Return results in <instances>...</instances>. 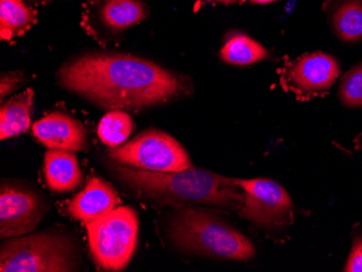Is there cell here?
<instances>
[{
    "label": "cell",
    "mask_w": 362,
    "mask_h": 272,
    "mask_svg": "<svg viewBox=\"0 0 362 272\" xmlns=\"http://www.w3.org/2000/svg\"><path fill=\"white\" fill-rule=\"evenodd\" d=\"M243 190L240 216L259 228H276L292 221V200L280 184L269 179H235Z\"/></svg>",
    "instance_id": "cell-7"
},
{
    "label": "cell",
    "mask_w": 362,
    "mask_h": 272,
    "mask_svg": "<svg viewBox=\"0 0 362 272\" xmlns=\"http://www.w3.org/2000/svg\"><path fill=\"white\" fill-rule=\"evenodd\" d=\"M93 261L101 269L126 268L137 247L138 216L134 208L119 206L98 220L85 223Z\"/></svg>",
    "instance_id": "cell-5"
},
{
    "label": "cell",
    "mask_w": 362,
    "mask_h": 272,
    "mask_svg": "<svg viewBox=\"0 0 362 272\" xmlns=\"http://www.w3.org/2000/svg\"><path fill=\"white\" fill-rule=\"evenodd\" d=\"M119 201L117 190L109 182L99 177H91L84 190L69 203L68 212L76 220L90 223L117 208Z\"/></svg>",
    "instance_id": "cell-12"
},
{
    "label": "cell",
    "mask_w": 362,
    "mask_h": 272,
    "mask_svg": "<svg viewBox=\"0 0 362 272\" xmlns=\"http://www.w3.org/2000/svg\"><path fill=\"white\" fill-rule=\"evenodd\" d=\"M47 207L32 191L3 184L0 192V237H22L35 230Z\"/></svg>",
    "instance_id": "cell-9"
},
{
    "label": "cell",
    "mask_w": 362,
    "mask_h": 272,
    "mask_svg": "<svg viewBox=\"0 0 362 272\" xmlns=\"http://www.w3.org/2000/svg\"><path fill=\"white\" fill-rule=\"evenodd\" d=\"M323 9L339 40L344 42L362 40V0H327Z\"/></svg>",
    "instance_id": "cell-14"
},
{
    "label": "cell",
    "mask_w": 362,
    "mask_h": 272,
    "mask_svg": "<svg viewBox=\"0 0 362 272\" xmlns=\"http://www.w3.org/2000/svg\"><path fill=\"white\" fill-rule=\"evenodd\" d=\"M223 61L235 66H249L267 58L268 52L259 42L245 35L230 38L221 52Z\"/></svg>",
    "instance_id": "cell-17"
},
{
    "label": "cell",
    "mask_w": 362,
    "mask_h": 272,
    "mask_svg": "<svg viewBox=\"0 0 362 272\" xmlns=\"http://www.w3.org/2000/svg\"><path fill=\"white\" fill-rule=\"evenodd\" d=\"M209 1H216V3H223V4H235V3H242L243 0H209Z\"/></svg>",
    "instance_id": "cell-23"
},
{
    "label": "cell",
    "mask_w": 362,
    "mask_h": 272,
    "mask_svg": "<svg viewBox=\"0 0 362 272\" xmlns=\"http://www.w3.org/2000/svg\"><path fill=\"white\" fill-rule=\"evenodd\" d=\"M252 4H258V5H265V4L274 3L278 0H250Z\"/></svg>",
    "instance_id": "cell-22"
},
{
    "label": "cell",
    "mask_w": 362,
    "mask_h": 272,
    "mask_svg": "<svg viewBox=\"0 0 362 272\" xmlns=\"http://www.w3.org/2000/svg\"><path fill=\"white\" fill-rule=\"evenodd\" d=\"M114 172L136 194L170 206L209 204L240 210L244 192L233 178L190 167L181 172H164L117 164Z\"/></svg>",
    "instance_id": "cell-2"
},
{
    "label": "cell",
    "mask_w": 362,
    "mask_h": 272,
    "mask_svg": "<svg viewBox=\"0 0 362 272\" xmlns=\"http://www.w3.org/2000/svg\"><path fill=\"white\" fill-rule=\"evenodd\" d=\"M24 81H25V76L21 71L5 73V74L1 75V78H0L1 100H4L10 93H13L18 87L21 86Z\"/></svg>",
    "instance_id": "cell-20"
},
{
    "label": "cell",
    "mask_w": 362,
    "mask_h": 272,
    "mask_svg": "<svg viewBox=\"0 0 362 272\" xmlns=\"http://www.w3.org/2000/svg\"><path fill=\"white\" fill-rule=\"evenodd\" d=\"M345 271L362 272V237H356Z\"/></svg>",
    "instance_id": "cell-21"
},
{
    "label": "cell",
    "mask_w": 362,
    "mask_h": 272,
    "mask_svg": "<svg viewBox=\"0 0 362 272\" xmlns=\"http://www.w3.org/2000/svg\"><path fill=\"white\" fill-rule=\"evenodd\" d=\"M44 172L47 186L57 194L74 191L84 179L76 154L68 150L49 149L45 154Z\"/></svg>",
    "instance_id": "cell-13"
},
{
    "label": "cell",
    "mask_w": 362,
    "mask_h": 272,
    "mask_svg": "<svg viewBox=\"0 0 362 272\" xmlns=\"http://www.w3.org/2000/svg\"><path fill=\"white\" fill-rule=\"evenodd\" d=\"M339 95L345 107H362V63L353 66L341 77Z\"/></svg>",
    "instance_id": "cell-19"
},
{
    "label": "cell",
    "mask_w": 362,
    "mask_h": 272,
    "mask_svg": "<svg viewBox=\"0 0 362 272\" xmlns=\"http://www.w3.org/2000/svg\"><path fill=\"white\" fill-rule=\"evenodd\" d=\"M148 14L142 0H90L85 6L83 25L95 36H115L146 19Z\"/></svg>",
    "instance_id": "cell-10"
},
{
    "label": "cell",
    "mask_w": 362,
    "mask_h": 272,
    "mask_svg": "<svg viewBox=\"0 0 362 272\" xmlns=\"http://www.w3.org/2000/svg\"><path fill=\"white\" fill-rule=\"evenodd\" d=\"M110 158L124 165L153 172H174L191 167L186 150L175 138L158 129H148L119 147Z\"/></svg>",
    "instance_id": "cell-6"
},
{
    "label": "cell",
    "mask_w": 362,
    "mask_h": 272,
    "mask_svg": "<svg viewBox=\"0 0 362 272\" xmlns=\"http://www.w3.org/2000/svg\"><path fill=\"white\" fill-rule=\"evenodd\" d=\"M33 105L34 90L30 88L3 103L0 107V139H8L28 131Z\"/></svg>",
    "instance_id": "cell-15"
},
{
    "label": "cell",
    "mask_w": 362,
    "mask_h": 272,
    "mask_svg": "<svg viewBox=\"0 0 362 272\" xmlns=\"http://www.w3.org/2000/svg\"><path fill=\"white\" fill-rule=\"evenodd\" d=\"M170 237L179 249L209 257L247 261L255 254L245 235L202 208H185L173 217Z\"/></svg>",
    "instance_id": "cell-3"
},
{
    "label": "cell",
    "mask_w": 362,
    "mask_h": 272,
    "mask_svg": "<svg viewBox=\"0 0 362 272\" xmlns=\"http://www.w3.org/2000/svg\"><path fill=\"white\" fill-rule=\"evenodd\" d=\"M339 74L341 66L334 57L313 52L286 62L280 70V83L300 100H310L329 91Z\"/></svg>",
    "instance_id": "cell-8"
},
{
    "label": "cell",
    "mask_w": 362,
    "mask_h": 272,
    "mask_svg": "<svg viewBox=\"0 0 362 272\" xmlns=\"http://www.w3.org/2000/svg\"><path fill=\"white\" fill-rule=\"evenodd\" d=\"M134 129L130 115L122 110H114L101 119L98 126V136L109 147H119L128 139Z\"/></svg>",
    "instance_id": "cell-18"
},
{
    "label": "cell",
    "mask_w": 362,
    "mask_h": 272,
    "mask_svg": "<svg viewBox=\"0 0 362 272\" xmlns=\"http://www.w3.org/2000/svg\"><path fill=\"white\" fill-rule=\"evenodd\" d=\"M37 12L23 0H0V35L1 40H11L23 35L36 23Z\"/></svg>",
    "instance_id": "cell-16"
},
{
    "label": "cell",
    "mask_w": 362,
    "mask_h": 272,
    "mask_svg": "<svg viewBox=\"0 0 362 272\" xmlns=\"http://www.w3.org/2000/svg\"><path fill=\"white\" fill-rule=\"evenodd\" d=\"M28 3L30 4H34V5H38V4H45L47 3V1H49V0H26Z\"/></svg>",
    "instance_id": "cell-24"
},
{
    "label": "cell",
    "mask_w": 362,
    "mask_h": 272,
    "mask_svg": "<svg viewBox=\"0 0 362 272\" xmlns=\"http://www.w3.org/2000/svg\"><path fill=\"white\" fill-rule=\"evenodd\" d=\"M76 269L74 245L54 232L10 237L1 244V272H66Z\"/></svg>",
    "instance_id": "cell-4"
},
{
    "label": "cell",
    "mask_w": 362,
    "mask_h": 272,
    "mask_svg": "<svg viewBox=\"0 0 362 272\" xmlns=\"http://www.w3.org/2000/svg\"><path fill=\"white\" fill-rule=\"evenodd\" d=\"M61 87L105 110L139 111L190 93L188 79L156 63L124 54L75 57L58 72Z\"/></svg>",
    "instance_id": "cell-1"
},
{
    "label": "cell",
    "mask_w": 362,
    "mask_h": 272,
    "mask_svg": "<svg viewBox=\"0 0 362 272\" xmlns=\"http://www.w3.org/2000/svg\"><path fill=\"white\" fill-rule=\"evenodd\" d=\"M33 135L49 149L85 151L88 142L86 128L60 112L50 113L34 123Z\"/></svg>",
    "instance_id": "cell-11"
}]
</instances>
